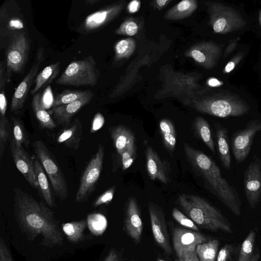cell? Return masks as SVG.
<instances>
[{"label": "cell", "mask_w": 261, "mask_h": 261, "mask_svg": "<svg viewBox=\"0 0 261 261\" xmlns=\"http://www.w3.org/2000/svg\"><path fill=\"white\" fill-rule=\"evenodd\" d=\"M13 192L15 217L28 239L33 240L40 235L44 246L51 248L62 246L63 234L54 212L47 205L18 187L14 188Z\"/></svg>", "instance_id": "obj_1"}, {"label": "cell", "mask_w": 261, "mask_h": 261, "mask_svg": "<svg viewBox=\"0 0 261 261\" xmlns=\"http://www.w3.org/2000/svg\"><path fill=\"white\" fill-rule=\"evenodd\" d=\"M187 159L206 188L235 216L241 214V200L236 188L222 176L215 162L204 152L186 143L183 144Z\"/></svg>", "instance_id": "obj_2"}, {"label": "cell", "mask_w": 261, "mask_h": 261, "mask_svg": "<svg viewBox=\"0 0 261 261\" xmlns=\"http://www.w3.org/2000/svg\"><path fill=\"white\" fill-rule=\"evenodd\" d=\"M177 203L198 227L214 232L233 233L228 219L205 199L195 195L182 194L178 196Z\"/></svg>", "instance_id": "obj_3"}, {"label": "cell", "mask_w": 261, "mask_h": 261, "mask_svg": "<svg viewBox=\"0 0 261 261\" xmlns=\"http://www.w3.org/2000/svg\"><path fill=\"white\" fill-rule=\"evenodd\" d=\"M162 70L163 85L157 97H177L185 105H190L193 99L203 94V90L198 84L200 78L198 73L177 72L170 66H166Z\"/></svg>", "instance_id": "obj_4"}, {"label": "cell", "mask_w": 261, "mask_h": 261, "mask_svg": "<svg viewBox=\"0 0 261 261\" xmlns=\"http://www.w3.org/2000/svg\"><path fill=\"white\" fill-rule=\"evenodd\" d=\"M190 105L200 113L220 118L241 116L250 110L245 101L231 94L201 95L193 99Z\"/></svg>", "instance_id": "obj_5"}, {"label": "cell", "mask_w": 261, "mask_h": 261, "mask_svg": "<svg viewBox=\"0 0 261 261\" xmlns=\"http://www.w3.org/2000/svg\"><path fill=\"white\" fill-rule=\"evenodd\" d=\"M100 72L92 55L71 62L55 83L63 86H94L97 83Z\"/></svg>", "instance_id": "obj_6"}, {"label": "cell", "mask_w": 261, "mask_h": 261, "mask_svg": "<svg viewBox=\"0 0 261 261\" xmlns=\"http://www.w3.org/2000/svg\"><path fill=\"white\" fill-rule=\"evenodd\" d=\"M29 32L27 21L17 1L7 0L0 7V47L5 49L15 34Z\"/></svg>", "instance_id": "obj_7"}, {"label": "cell", "mask_w": 261, "mask_h": 261, "mask_svg": "<svg viewBox=\"0 0 261 261\" xmlns=\"http://www.w3.org/2000/svg\"><path fill=\"white\" fill-rule=\"evenodd\" d=\"M210 16L209 23L217 34H225L244 27L246 22L233 8L218 2L205 3Z\"/></svg>", "instance_id": "obj_8"}, {"label": "cell", "mask_w": 261, "mask_h": 261, "mask_svg": "<svg viewBox=\"0 0 261 261\" xmlns=\"http://www.w3.org/2000/svg\"><path fill=\"white\" fill-rule=\"evenodd\" d=\"M33 147L35 154L47 174L56 195L61 201L65 200L68 196L66 180L55 158L40 140L34 142Z\"/></svg>", "instance_id": "obj_9"}, {"label": "cell", "mask_w": 261, "mask_h": 261, "mask_svg": "<svg viewBox=\"0 0 261 261\" xmlns=\"http://www.w3.org/2000/svg\"><path fill=\"white\" fill-rule=\"evenodd\" d=\"M29 32L15 34L8 41L6 48V64L8 83L13 73H21L26 65L31 48Z\"/></svg>", "instance_id": "obj_10"}, {"label": "cell", "mask_w": 261, "mask_h": 261, "mask_svg": "<svg viewBox=\"0 0 261 261\" xmlns=\"http://www.w3.org/2000/svg\"><path fill=\"white\" fill-rule=\"evenodd\" d=\"M103 158L104 147L99 144L81 177L75 196L76 202H86L94 190L102 170Z\"/></svg>", "instance_id": "obj_11"}, {"label": "cell", "mask_w": 261, "mask_h": 261, "mask_svg": "<svg viewBox=\"0 0 261 261\" xmlns=\"http://www.w3.org/2000/svg\"><path fill=\"white\" fill-rule=\"evenodd\" d=\"M125 2L118 1L105 6L88 15L77 29L79 33L87 35L108 24L122 12Z\"/></svg>", "instance_id": "obj_12"}, {"label": "cell", "mask_w": 261, "mask_h": 261, "mask_svg": "<svg viewBox=\"0 0 261 261\" xmlns=\"http://www.w3.org/2000/svg\"><path fill=\"white\" fill-rule=\"evenodd\" d=\"M261 130V121L251 120L245 127L235 132L230 140L234 158L238 163H242L250 152L255 135Z\"/></svg>", "instance_id": "obj_13"}, {"label": "cell", "mask_w": 261, "mask_h": 261, "mask_svg": "<svg viewBox=\"0 0 261 261\" xmlns=\"http://www.w3.org/2000/svg\"><path fill=\"white\" fill-rule=\"evenodd\" d=\"M44 60V50L39 47L33 64L30 70L23 79L19 84L12 97L10 110L12 112H16L24 106L31 87L36 76L41 63Z\"/></svg>", "instance_id": "obj_14"}, {"label": "cell", "mask_w": 261, "mask_h": 261, "mask_svg": "<svg viewBox=\"0 0 261 261\" xmlns=\"http://www.w3.org/2000/svg\"><path fill=\"white\" fill-rule=\"evenodd\" d=\"M244 189L248 203L254 209L261 201V161L255 157L244 174Z\"/></svg>", "instance_id": "obj_15"}, {"label": "cell", "mask_w": 261, "mask_h": 261, "mask_svg": "<svg viewBox=\"0 0 261 261\" xmlns=\"http://www.w3.org/2000/svg\"><path fill=\"white\" fill-rule=\"evenodd\" d=\"M222 54V48L213 41H203L192 46L185 53L199 66L207 69L214 67Z\"/></svg>", "instance_id": "obj_16"}, {"label": "cell", "mask_w": 261, "mask_h": 261, "mask_svg": "<svg viewBox=\"0 0 261 261\" xmlns=\"http://www.w3.org/2000/svg\"><path fill=\"white\" fill-rule=\"evenodd\" d=\"M148 212L151 230L156 243L166 253L171 254L172 247L165 214L162 208L158 204L150 202L148 203Z\"/></svg>", "instance_id": "obj_17"}, {"label": "cell", "mask_w": 261, "mask_h": 261, "mask_svg": "<svg viewBox=\"0 0 261 261\" xmlns=\"http://www.w3.org/2000/svg\"><path fill=\"white\" fill-rule=\"evenodd\" d=\"M9 148L13 160L18 171L32 188L39 191L33 157L29 155L23 147L18 146L13 138L10 140Z\"/></svg>", "instance_id": "obj_18"}, {"label": "cell", "mask_w": 261, "mask_h": 261, "mask_svg": "<svg viewBox=\"0 0 261 261\" xmlns=\"http://www.w3.org/2000/svg\"><path fill=\"white\" fill-rule=\"evenodd\" d=\"M210 239L199 231L186 228L176 227L172 232L174 250L178 258L187 250L195 249L196 246Z\"/></svg>", "instance_id": "obj_19"}, {"label": "cell", "mask_w": 261, "mask_h": 261, "mask_svg": "<svg viewBox=\"0 0 261 261\" xmlns=\"http://www.w3.org/2000/svg\"><path fill=\"white\" fill-rule=\"evenodd\" d=\"M124 229L127 235L138 244L141 241L143 224L140 208L137 199L129 197L125 205Z\"/></svg>", "instance_id": "obj_20"}, {"label": "cell", "mask_w": 261, "mask_h": 261, "mask_svg": "<svg viewBox=\"0 0 261 261\" xmlns=\"http://www.w3.org/2000/svg\"><path fill=\"white\" fill-rule=\"evenodd\" d=\"M146 166L148 175L151 180H158L168 184L170 182L171 168L169 163L162 160L157 152L150 146L145 150Z\"/></svg>", "instance_id": "obj_21"}, {"label": "cell", "mask_w": 261, "mask_h": 261, "mask_svg": "<svg viewBox=\"0 0 261 261\" xmlns=\"http://www.w3.org/2000/svg\"><path fill=\"white\" fill-rule=\"evenodd\" d=\"M93 96L94 93L91 91L75 101L51 108L48 112L58 124L65 127L71 122L72 118L75 114L90 102Z\"/></svg>", "instance_id": "obj_22"}, {"label": "cell", "mask_w": 261, "mask_h": 261, "mask_svg": "<svg viewBox=\"0 0 261 261\" xmlns=\"http://www.w3.org/2000/svg\"><path fill=\"white\" fill-rule=\"evenodd\" d=\"M83 135L82 124L75 118L59 132L57 137L58 143L63 144L68 148L77 150L80 146Z\"/></svg>", "instance_id": "obj_23"}, {"label": "cell", "mask_w": 261, "mask_h": 261, "mask_svg": "<svg viewBox=\"0 0 261 261\" xmlns=\"http://www.w3.org/2000/svg\"><path fill=\"white\" fill-rule=\"evenodd\" d=\"M218 154L223 167L226 170L231 167V155L227 129L220 123L214 125Z\"/></svg>", "instance_id": "obj_24"}, {"label": "cell", "mask_w": 261, "mask_h": 261, "mask_svg": "<svg viewBox=\"0 0 261 261\" xmlns=\"http://www.w3.org/2000/svg\"><path fill=\"white\" fill-rule=\"evenodd\" d=\"M110 133L114 146L120 155L127 148L135 144L133 133L124 125L111 127Z\"/></svg>", "instance_id": "obj_25"}, {"label": "cell", "mask_w": 261, "mask_h": 261, "mask_svg": "<svg viewBox=\"0 0 261 261\" xmlns=\"http://www.w3.org/2000/svg\"><path fill=\"white\" fill-rule=\"evenodd\" d=\"M33 158L39 191L47 206L50 208H54L56 206L45 172L35 154L33 155Z\"/></svg>", "instance_id": "obj_26"}, {"label": "cell", "mask_w": 261, "mask_h": 261, "mask_svg": "<svg viewBox=\"0 0 261 261\" xmlns=\"http://www.w3.org/2000/svg\"><path fill=\"white\" fill-rule=\"evenodd\" d=\"M32 108L34 114L42 129H53L56 127V123L44 107L41 93H37L34 95L32 100Z\"/></svg>", "instance_id": "obj_27"}, {"label": "cell", "mask_w": 261, "mask_h": 261, "mask_svg": "<svg viewBox=\"0 0 261 261\" xmlns=\"http://www.w3.org/2000/svg\"><path fill=\"white\" fill-rule=\"evenodd\" d=\"M198 7L195 0H183L169 9L164 18L169 20H178L189 17Z\"/></svg>", "instance_id": "obj_28"}, {"label": "cell", "mask_w": 261, "mask_h": 261, "mask_svg": "<svg viewBox=\"0 0 261 261\" xmlns=\"http://www.w3.org/2000/svg\"><path fill=\"white\" fill-rule=\"evenodd\" d=\"M60 64V62L52 63L38 73L34 81L35 85L30 92L32 95H35L41 88L53 81L59 73Z\"/></svg>", "instance_id": "obj_29"}, {"label": "cell", "mask_w": 261, "mask_h": 261, "mask_svg": "<svg viewBox=\"0 0 261 261\" xmlns=\"http://www.w3.org/2000/svg\"><path fill=\"white\" fill-rule=\"evenodd\" d=\"M87 226V220L83 219L63 223L62 229L69 242L77 243L85 239L84 231Z\"/></svg>", "instance_id": "obj_30"}, {"label": "cell", "mask_w": 261, "mask_h": 261, "mask_svg": "<svg viewBox=\"0 0 261 261\" xmlns=\"http://www.w3.org/2000/svg\"><path fill=\"white\" fill-rule=\"evenodd\" d=\"M193 126L198 137L203 141L212 153L215 154V146L210 125L206 120L201 116H197L194 120Z\"/></svg>", "instance_id": "obj_31"}, {"label": "cell", "mask_w": 261, "mask_h": 261, "mask_svg": "<svg viewBox=\"0 0 261 261\" xmlns=\"http://www.w3.org/2000/svg\"><path fill=\"white\" fill-rule=\"evenodd\" d=\"M159 129L165 147L169 151L173 152L176 143V134L173 122L169 119H163L159 122Z\"/></svg>", "instance_id": "obj_32"}, {"label": "cell", "mask_w": 261, "mask_h": 261, "mask_svg": "<svg viewBox=\"0 0 261 261\" xmlns=\"http://www.w3.org/2000/svg\"><path fill=\"white\" fill-rule=\"evenodd\" d=\"M219 246V240L211 239L198 245L195 249L200 261H216Z\"/></svg>", "instance_id": "obj_33"}, {"label": "cell", "mask_w": 261, "mask_h": 261, "mask_svg": "<svg viewBox=\"0 0 261 261\" xmlns=\"http://www.w3.org/2000/svg\"><path fill=\"white\" fill-rule=\"evenodd\" d=\"M90 90H72L65 89L58 93L54 98L52 108L68 104L75 101L89 94Z\"/></svg>", "instance_id": "obj_34"}, {"label": "cell", "mask_w": 261, "mask_h": 261, "mask_svg": "<svg viewBox=\"0 0 261 261\" xmlns=\"http://www.w3.org/2000/svg\"><path fill=\"white\" fill-rule=\"evenodd\" d=\"M136 48V42L131 38L123 39L117 41L114 45L115 55L114 62L129 58Z\"/></svg>", "instance_id": "obj_35"}, {"label": "cell", "mask_w": 261, "mask_h": 261, "mask_svg": "<svg viewBox=\"0 0 261 261\" xmlns=\"http://www.w3.org/2000/svg\"><path fill=\"white\" fill-rule=\"evenodd\" d=\"M256 233L251 230L241 244L237 261H251L254 253Z\"/></svg>", "instance_id": "obj_36"}, {"label": "cell", "mask_w": 261, "mask_h": 261, "mask_svg": "<svg viewBox=\"0 0 261 261\" xmlns=\"http://www.w3.org/2000/svg\"><path fill=\"white\" fill-rule=\"evenodd\" d=\"M10 118L14 142L19 146L22 147L24 145L27 148L30 142L23 122L20 119L15 117L11 116Z\"/></svg>", "instance_id": "obj_37"}, {"label": "cell", "mask_w": 261, "mask_h": 261, "mask_svg": "<svg viewBox=\"0 0 261 261\" xmlns=\"http://www.w3.org/2000/svg\"><path fill=\"white\" fill-rule=\"evenodd\" d=\"M87 222V226L90 232L95 236L102 234L106 229L107 219L100 214L94 213L89 215Z\"/></svg>", "instance_id": "obj_38"}, {"label": "cell", "mask_w": 261, "mask_h": 261, "mask_svg": "<svg viewBox=\"0 0 261 261\" xmlns=\"http://www.w3.org/2000/svg\"><path fill=\"white\" fill-rule=\"evenodd\" d=\"M139 27L137 20L132 17L125 19L115 30L117 35L133 36L138 32Z\"/></svg>", "instance_id": "obj_39"}, {"label": "cell", "mask_w": 261, "mask_h": 261, "mask_svg": "<svg viewBox=\"0 0 261 261\" xmlns=\"http://www.w3.org/2000/svg\"><path fill=\"white\" fill-rule=\"evenodd\" d=\"M172 215L173 218L184 228L199 231L198 226L187 215L178 209L174 207L172 209Z\"/></svg>", "instance_id": "obj_40"}, {"label": "cell", "mask_w": 261, "mask_h": 261, "mask_svg": "<svg viewBox=\"0 0 261 261\" xmlns=\"http://www.w3.org/2000/svg\"><path fill=\"white\" fill-rule=\"evenodd\" d=\"M10 124L7 118H0V158L3 156L9 138Z\"/></svg>", "instance_id": "obj_41"}, {"label": "cell", "mask_w": 261, "mask_h": 261, "mask_svg": "<svg viewBox=\"0 0 261 261\" xmlns=\"http://www.w3.org/2000/svg\"><path fill=\"white\" fill-rule=\"evenodd\" d=\"M137 155V147L136 144L127 148L120 155L121 158L122 168L126 170L133 163Z\"/></svg>", "instance_id": "obj_42"}, {"label": "cell", "mask_w": 261, "mask_h": 261, "mask_svg": "<svg viewBox=\"0 0 261 261\" xmlns=\"http://www.w3.org/2000/svg\"><path fill=\"white\" fill-rule=\"evenodd\" d=\"M233 244H226L219 250L216 261H230L235 251Z\"/></svg>", "instance_id": "obj_43"}, {"label": "cell", "mask_w": 261, "mask_h": 261, "mask_svg": "<svg viewBox=\"0 0 261 261\" xmlns=\"http://www.w3.org/2000/svg\"><path fill=\"white\" fill-rule=\"evenodd\" d=\"M115 191V188L114 187L106 191L93 201L92 204V206L95 207L103 204L110 203L113 199Z\"/></svg>", "instance_id": "obj_44"}, {"label": "cell", "mask_w": 261, "mask_h": 261, "mask_svg": "<svg viewBox=\"0 0 261 261\" xmlns=\"http://www.w3.org/2000/svg\"><path fill=\"white\" fill-rule=\"evenodd\" d=\"M0 261H14L9 249L2 238H0Z\"/></svg>", "instance_id": "obj_45"}, {"label": "cell", "mask_w": 261, "mask_h": 261, "mask_svg": "<svg viewBox=\"0 0 261 261\" xmlns=\"http://www.w3.org/2000/svg\"><path fill=\"white\" fill-rule=\"evenodd\" d=\"M244 55V53L240 52L231 59L224 68L223 70V73L227 74L231 72L236 67L237 65L241 61Z\"/></svg>", "instance_id": "obj_46"}, {"label": "cell", "mask_w": 261, "mask_h": 261, "mask_svg": "<svg viewBox=\"0 0 261 261\" xmlns=\"http://www.w3.org/2000/svg\"><path fill=\"white\" fill-rule=\"evenodd\" d=\"M7 109V100L5 93V87L0 88V117L6 118Z\"/></svg>", "instance_id": "obj_47"}, {"label": "cell", "mask_w": 261, "mask_h": 261, "mask_svg": "<svg viewBox=\"0 0 261 261\" xmlns=\"http://www.w3.org/2000/svg\"><path fill=\"white\" fill-rule=\"evenodd\" d=\"M105 123V119L100 113H97L92 122L91 133H94L101 128Z\"/></svg>", "instance_id": "obj_48"}, {"label": "cell", "mask_w": 261, "mask_h": 261, "mask_svg": "<svg viewBox=\"0 0 261 261\" xmlns=\"http://www.w3.org/2000/svg\"><path fill=\"white\" fill-rule=\"evenodd\" d=\"M103 261H123L122 254L115 248H112Z\"/></svg>", "instance_id": "obj_49"}, {"label": "cell", "mask_w": 261, "mask_h": 261, "mask_svg": "<svg viewBox=\"0 0 261 261\" xmlns=\"http://www.w3.org/2000/svg\"><path fill=\"white\" fill-rule=\"evenodd\" d=\"M182 261H200L197 254L196 249L184 251L180 257Z\"/></svg>", "instance_id": "obj_50"}, {"label": "cell", "mask_w": 261, "mask_h": 261, "mask_svg": "<svg viewBox=\"0 0 261 261\" xmlns=\"http://www.w3.org/2000/svg\"><path fill=\"white\" fill-rule=\"evenodd\" d=\"M172 0H155L152 1L151 5L154 9L159 11L165 8Z\"/></svg>", "instance_id": "obj_51"}, {"label": "cell", "mask_w": 261, "mask_h": 261, "mask_svg": "<svg viewBox=\"0 0 261 261\" xmlns=\"http://www.w3.org/2000/svg\"><path fill=\"white\" fill-rule=\"evenodd\" d=\"M141 6V2L138 0H134L130 2L127 6V12L129 13L137 12Z\"/></svg>", "instance_id": "obj_52"}, {"label": "cell", "mask_w": 261, "mask_h": 261, "mask_svg": "<svg viewBox=\"0 0 261 261\" xmlns=\"http://www.w3.org/2000/svg\"><path fill=\"white\" fill-rule=\"evenodd\" d=\"M240 40V38L230 40L229 41V44L226 48L225 51L224 52V57H226L228 56L232 51H233L234 49L236 48L238 42Z\"/></svg>", "instance_id": "obj_53"}, {"label": "cell", "mask_w": 261, "mask_h": 261, "mask_svg": "<svg viewBox=\"0 0 261 261\" xmlns=\"http://www.w3.org/2000/svg\"><path fill=\"white\" fill-rule=\"evenodd\" d=\"M207 84L213 87H216L221 86L223 84V82L218 80L215 77L210 78L207 81Z\"/></svg>", "instance_id": "obj_54"}, {"label": "cell", "mask_w": 261, "mask_h": 261, "mask_svg": "<svg viewBox=\"0 0 261 261\" xmlns=\"http://www.w3.org/2000/svg\"><path fill=\"white\" fill-rule=\"evenodd\" d=\"M259 259L260 254L258 252H256L254 254L251 261H259Z\"/></svg>", "instance_id": "obj_55"}, {"label": "cell", "mask_w": 261, "mask_h": 261, "mask_svg": "<svg viewBox=\"0 0 261 261\" xmlns=\"http://www.w3.org/2000/svg\"><path fill=\"white\" fill-rule=\"evenodd\" d=\"M100 1V0H85L84 2L88 5H93Z\"/></svg>", "instance_id": "obj_56"}, {"label": "cell", "mask_w": 261, "mask_h": 261, "mask_svg": "<svg viewBox=\"0 0 261 261\" xmlns=\"http://www.w3.org/2000/svg\"><path fill=\"white\" fill-rule=\"evenodd\" d=\"M258 21H259V24L260 27L261 28V10L259 11V12Z\"/></svg>", "instance_id": "obj_57"}, {"label": "cell", "mask_w": 261, "mask_h": 261, "mask_svg": "<svg viewBox=\"0 0 261 261\" xmlns=\"http://www.w3.org/2000/svg\"><path fill=\"white\" fill-rule=\"evenodd\" d=\"M175 261H182L181 258H178L177 259H176Z\"/></svg>", "instance_id": "obj_58"}, {"label": "cell", "mask_w": 261, "mask_h": 261, "mask_svg": "<svg viewBox=\"0 0 261 261\" xmlns=\"http://www.w3.org/2000/svg\"><path fill=\"white\" fill-rule=\"evenodd\" d=\"M157 261H166V260H164L163 259H159Z\"/></svg>", "instance_id": "obj_59"}]
</instances>
